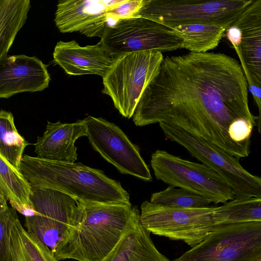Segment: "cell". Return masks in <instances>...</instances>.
I'll return each mask as SVG.
<instances>
[{"label": "cell", "instance_id": "cell-5", "mask_svg": "<svg viewBox=\"0 0 261 261\" xmlns=\"http://www.w3.org/2000/svg\"><path fill=\"white\" fill-rule=\"evenodd\" d=\"M30 201L35 215L25 217L27 232L54 253L82 219L80 202L61 192L32 186Z\"/></svg>", "mask_w": 261, "mask_h": 261}, {"label": "cell", "instance_id": "cell-25", "mask_svg": "<svg viewBox=\"0 0 261 261\" xmlns=\"http://www.w3.org/2000/svg\"><path fill=\"white\" fill-rule=\"evenodd\" d=\"M150 202L159 205L175 208L203 207L209 206L212 203L197 193L173 186H169L164 190L152 193Z\"/></svg>", "mask_w": 261, "mask_h": 261}, {"label": "cell", "instance_id": "cell-27", "mask_svg": "<svg viewBox=\"0 0 261 261\" xmlns=\"http://www.w3.org/2000/svg\"><path fill=\"white\" fill-rule=\"evenodd\" d=\"M143 4V0H123L116 7L109 10L108 14L116 21L121 19L135 17Z\"/></svg>", "mask_w": 261, "mask_h": 261}, {"label": "cell", "instance_id": "cell-11", "mask_svg": "<svg viewBox=\"0 0 261 261\" xmlns=\"http://www.w3.org/2000/svg\"><path fill=\"white\" fill-rule=\"evenodd\" d=\"M100 42L113 58L131 53L182 48V40L162 23L142 16L119 19L107 27Z\"/></svg>", "mask_w": 261, "mask_h": 261}, {"label": "cell", "instance_id": "cell-8", "mask_svg": "<svg viewBox=\"0 0 261 261\" xmlns=\"http://www.w3.org/2000/svg\"><path fill=\"white\" fill-rule=\"evenodd\" d=\"M172 261H261V221L220 224Z\"/></svg>", "mask_w": 261, "mask_h": 261}, {"label": "cell", "instance_id": "cell-23", "mask_svg": "<svg viewBox=\"0 0 261 261\" xmlns=\"http://www.w3.org/2000/svg\"><path fill=\"white\" fill-rule=\"evenodd\" d=\"M30 143L18 133L13 114L3 110L0 112V155L14 167L19 169L22 153Z\"/></svg>", "mask_w": 261, "mask_h": 261}, {"label": "cell", "instance_id": "cell-28", "mask_svg": "<svg viewBox=\"0 0 261 261\" xmlns=\"http://www.w3.org/2000/svg\"><path fill=\"white\" fill-rule=\"evenodd\" d=\"M257 128L258 133L260 137L261 140V112H259L257 116H256V125Z\"/></svg>", "mask_w": 261, "mask_h": 261}, {"label": "cell", "instance_id": "cell-12", "mask_svg": "<svg viewBox=\"0 0 261 261\" xmlns=\"http://www.w3.org/2000/svg\"><path fill=\"white\" fill-rule=\"evenodd\" d=\"M82 120L90 144L106 161L122 174L152 181L150 171L139 147L132 142L118 126L101 117L88 116Z\"/></svg>", "mask_w": 261, "mask_h": 261}, {"label": "cell", "instance_id": "cell-10", "mask_svg": "<svg viewBox=\"0 0 261 261\" xmlns=\"http://www.w3.org/2000/svg\"><path fill=\"white\" fill-rule=\"evenodd\" d=\"M216 206L175 208L144 201L140 221L150 233L180 240L193 247L204 240L217 225Z\"/></svg>", "mask_w": 261, "mask_h": 261}, {"label": "cell", "instance_id": "cell-18", "mask_svg": "<svg viewBox=\"0 0 261 261\" xmlns=\"http://www.w3.org/2000/svg\"><path fill=\"white\" fill-rule=\"evenodd\" d=\"M140 216V212L116 246L101 261H171L155 247Z\"/></svg>", "mask_w": 261, "mask_h": 261}, {"label": "cell", "instance_id": "cell-22", "mask_svg": "<svg viewBox=\"0 0 261 261\" xmlns=\"http://www.w3.org/2000/svg\"><path fill=\"white\" fill-rule=\"evenodd\" d=\"M182 40V48L190 52L206 53L216 48L225 34L226 29L215 25L190 23L171 26Z\"/></svg>", "mask_w": 261, "mask_h": 261}, {"label": "cell", "instance_id": "cell-20", "mask_svg": "<svg viewBox=\"0 0 261 261\" xmlns=\"http://www.w3.org/2000/svg\"><path fill=\"white\" fill-rule=\"evenodd\" d=\"M29 0L0 1V59L7 56L30 8Z\"/></svg>", "mask_w": 261, "mask_h": 261}, {"label": "cell", "instance_id": "cell-2", "mask_svg": "<svg viewBox=\"0 0 261 261\" xmlns=\"http://www.w3.org/2000/svg\"><path fill=\"white\" fill-rule=\"evenodd\" d=\"M19 169L31 186L50 189L79 202L131 204L121 183L81 163L55 162L24 155Z\"/></svg>", "mask_w": 261, "mask_h": 261}, {"label": "cell", "instance_id": "cell-3", "mask_svg": "<svg viewBox=\"0 0 261 261\" xmlns=\"http://www.w3.org/2000/svg\"><path fill=\"white\" fill-rule=\"evenodd\" d=\"M80 203L81 221L56 247L55 256L58 260L101 261L116 246L140 211L132 204Z\"/></svg>", "mask_w": 261, "mask_h": 261}, {"label": "cell", "instance_id": "cell-26", "mask_svg": "<svg viewBox=\"0 0 261 261\" xmlns=\"http://www.w3.org/2000/svg\"><path fill=\"white\" fill-rule=\"evenodd\" d=\"M20 236L21 261H59L52 251L38 239L29 233L18 224Z\"/></svg>", "mask_w": 261, "mask_h": 261}, {"label": "cell", "instance_id": "cell-14", "mask_svg": "<svg viewBox=\"0 0 261 261\" xmlns=\"http://www.w3.org/2000/svg\"><path fill=\"white\" fill-rule=\"evenodd\" d=\"M123 0H60L55 22L62 33L79 32L87 37L102 36L109 26L108 11Z\"/></svg>", "mask_w": 261, "mask_h": 261}, {"label": "cell", "instance_id": "cell-7", "mask_svg": "<svg viewBox=\"0 0 261 261\" xmlns=\"http://www.w3.org/2000/svg\"><path fill=\"white\" fill-rule=\"evenodd\" d=\"M159 124L167 139L183 146L192 156L221 176L233 191L236 199L261 198V177L245 169L240 159L178 126Z\"/></svg>", "mask_w": 261, "mask_h": 261}, {"label": "cell", "instance_id": "cell-4", "mask_svg": "<svg viewBox=\"0 0 261 261\" xmlns=\"http://www.w3.org/2000/svg\"><path fill=\"white\" fill-rule=\"evenodd\" d=\"M164 57L156 50L124 54L115 58L102 78V92L109 96L124 117L134 116L141 97L157 75Z\"/></svg>", "mask_w": 261, "mask_h": 261}, {"label": "cell", "instance_id": "cell-16", "mask_svg": "<svg viewBox=\"0 0 261 261\" xmlns=\"http://www.w3.org/2000/svg\"><path fill=\"white\" fill-rule=\"evenodd\" d=\"M53 57L54 62L68 74H96L102 78L115 59L100 41L95 45L81 46L75 40L59 41Z\"/></svg>", "mask_w": 261, "mask_h": 261}, {"label": "cell", "instance_id": "cell-24", "mask_svg": "<svg viewBox=\"0 0 261 261\" xmlns=\"http://www.w3.org/2000/svg\"><path fill=\"white\" fill-rule=\"evenodd\" d=\"M215 219L217 224L261 221V198L234 199L216 206Z\"/></svg>", "mask_w": 261, "mask_h": 261}, {"label": "cell", "instance_id": "cell-9", "mask_svg": "<svg viewBox=\"0 0 261 261\" xmlns=\"http://www.w3.org/2000/svg\"><path fill=\"white\" fill-rule=\"evenodd\" d=\"M150 165L158 180L197 193L215 204L236 199L224 179L208 166L183 159L163 150H156Z\"/></svg>", "mask_w": 261, "mask_h": 261}, {"label": "cell", "instance_id": "cell-19", "mask_svg": "<svg viewBox=\"0 0 261 261\" xmlns=\"http://www.w3.org/2000/svg\"><path fill=\"white\" fill-rule=\"evenodd\" d=\"M0 192L12 207L25 217L35 215L30 201L32 186L18 169L0 155Z\"/></svg>", "mask_w": 261, "mask_h": 261}, {"label": "cell", "instance_id": "cell-6", "mask_svg": "<svg viewBox=\"0 0 261 261\" xmlns=\"http://www.w3.org/2000/svg\"><path fill=\"white\" fill-rule=\"evenodd\" d=\"M252 0H143L135 16L146 17L168 27L199 23L227 30Z\"/></svg>", "mask_w": 261, "mask_h": 261}, {"label": "cell", "instance_id": "cell-15", "mask_svg": "<svg viewBox=\"0 0 261 261\" xmlns=\"http://www.w3.org/2000/svg\"><path fill=\"white\" fill-rule=\"evenodd\" d=\"M50 81L46 66L35 57L7 56L0 59V97L41 91Z\"/></svg>", "mask_w": 261, "mask_h": 261}, {"label": "cell", "instance_id": "cell-17", "mask_svg": "<svg viewBox=\"0 0 261 261\" xmlns=\"http://www.w3.org/2000/svg\"><path fill=\"white\" fill-rule=\"evenodd\" d=\"M87 136L83 120L73 123L47 121L42 136H38L35 146L37 157L49 161L74 163L77 159L75 141Z\"/></svg>", "mask_w": 261, "mask_h": 261}, {"label": "cell", "instance_id": "cell-1", "mask_svg": "<svg viewBox=\"0 0 261 261\" xmlns=\"http://www.w3.org/2000/svg\"><path fill=\"white\" fill-rule=\"evenodd\" d=\"M240 63L221 53H189L164 59L133 117L137 126H178L234 157H247L256 116L248 104Z\"/></svg>", "mask_w": 261, "mask_h": 261}, {"label": "cell", "instance_id": "cell-21", "mask_svg": "<svg viewBox=\"0 0 261 261\" xmlns=\"http://www.w3.org/2000/svg\"><path fill=\"white\" fill-rule=\"evenodd\" d=\"M0 192V261H21V245L16 210L9 207Z\"/></svg>", "mask_w": 261, "mask_h": 261}, {"label": "cell", "instance_id": "cell-13", "mask_svg": "<svg viewBox=\"0 0 261 261\" xmlns=\"http://www.w3.org/2000/svg\"><path fill=\"white\" fill-rule=\"evenodd\" d=\"M249 87L261 89V0L252 1L225 32Z\"/></svg>", "mask_w": 261, "mask_h": 261}]
</instances>
